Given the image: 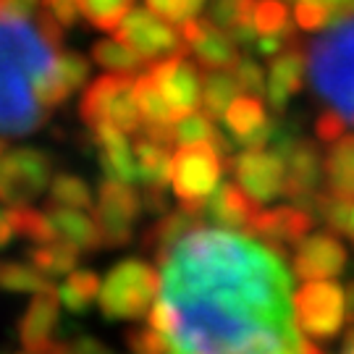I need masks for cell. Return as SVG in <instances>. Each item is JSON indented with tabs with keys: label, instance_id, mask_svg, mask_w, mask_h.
<instances>
[{
	"label": "cell",
	"instance_id": "6da1fadb",
	"mask_svg": "<svg viewBox=\"0 0 354 354\" xmlns=\"http://www.w3.org/2000/svg\"><path fill=\"white\" fill-rule=\"evenodd\" d=\"M147 328L171 354H304L283 257L226 228H192L165 254Z\"/></svg>",
	"mask_w": 354,
	"mask_h": 354
},
{
	"label": "cell",
	"instance_id": "7a4b0ae2",
	"mask_svg": "<svg viewBox=\"0 0 354 354\" xmlns=\"http://www.w3.org/2000/svg\"><path fill=\"white\" fill-rule=\"evenodd\" d=\"M55 55L26 21H0V134H29L48 118L37 84Z\"/></svg>",
	"mask_w": 354,
	"mask_h": 354
},
{
	"label": "cell",
	"instance_id": "3957f363",
	"mask_svg": "<svg viewBox=\"0 0 354 354\" xmlns=\"http://www.w3.org/2000/svg\"><path fill=\"white\" fill-rule=\"evenodd\" d=\"M315 92L354 124V19L333 24L307 53Z\"/></svg>",
	"mask_w": 354,
	"mask_h": 354
},
{
	"label": "cell",
	"instance_id": "277c9868",
	"mask_svg": "<svg viewBox=\"0 0 354 354\" xmlns=\"http://www.w3.org/2000/svg\"><path fill=\"white\" fill-rule=\"evenodd\" d=\"M160 291V273L145 260H121L100 283L97 304L108 320H137L150 313Z\"/></svg>",
	"mask_w": 354,
	"mask_h": 354
},
{
	"label": "cell",
	"instance_id": "5b68a950",
	"mask_svg": "<svg viewBox=\"0 0 354 354\" xmlns=\"http://www.w3.org/2000/svg\"><path fill=\"white\" fill-rule=\"evenodd\" d=\"M223 160L213 145H184L171 155V187L181 210L203 218L205 200L221 184Z\"/></svg>",
	"mask_w": 354,
	"mask_h": 354
},
{
	"label": "cell",
	"instance_id": "8992f818",
	"mask_svg": "<svg viewBox=\"0 0 354 354\" xmlns=\"http://www.w3.org/2000/svg\"><path fill=\"white\" fill-rule=\"evenodd\" d=\"M134 79L131 74H105L89 82L82 95L79 115L89 129L97 124H111L124 134H140L142 118L134 105Z\"/></svg>",
	"mask_w": 354,
	"mask_h": 354
},
{
	"label": "cell",
	"instance_id": "52a82bcc",
	"mask_svg": "<svg viewBox=\"0 0 354 354\" xmlns=\"http://www.w3.org/2000/svg\"><path fill=\"white\" fill-rule=\"evenodd\" d=\"M294 326L307 339L328 342L342 333L346 320L344 289L333 281H307L302 289L291 297Z\"/></svg>",
	"mask_w": 354,
	"mask_h": 354
},
{
	"label": "cell",
	"instance_id": "ba28073f",
	"mask_svg": "<svg viewBox=\"0 0 354 354\" xmlns=\"http://www.w3.org/2000/svg\"><path fill=\"white\" fill-rule=\"evenodd\" d=\"M147 76L163 97L168 113L176 124L178 118L194 113L203 97V68L187 58V53H176L150 64Z\"/></svg>",
	"mask_w": 354,
	"mask_h": 354
},
{
	"label": "cell",
	"instance_id": "9c48e42d",
	"mask_svg": "<svg viewBox=\"0 0 354 354\" xmlns=\"http://www.w3.org/2000/svg\"><path fill=\"white\" fill-rule=\"evenodd\" d=\"M50 158L37 147H13L0 155V203L29 205L48 189Z\"/></svg>",
	"mask_w": 354,
	"mask_h": 354
},
{
	"label": "cell",
	"instance_id": "30bf717a",
	"mask_svg": "<svg viewBox=\"0 0 354 354\" xmlns=\"http://www.w3.org/2000/svg\"><path fill=\"white\" fill-rule=\"evenodd\" d=\"M115 39L124 42L131 53H137L145 64H155L168 55L187 53L178 29H174L147 8H131L127 19L115 26Z\"/></svg>",
	"mask_w": 354,
	"mask_h": 354
},
{
	"label": "cell",
	"instance_id": "8fae6325",
	"mask_svg": "<svg viewBox=\"0 0 354 354\" xmlns=\"http://www.w3.org/2000/svg\"><path fill=\"white\" fill-rule=\"evenodd\" d=\"M142 213L140 194L131 189V184L111 181L105 178L97 189V205H95V223L100 228L105 247H124L131 239V228Z\"/></svg>",
	"mask_w": 354,
	"mask_h": 354
},
{
	"label": "cell",
	"instance_id": "7c38bea8",
	"mask_svg": "<svg viewBox=\"0 0 354 354\" xmlns=\"http://www.w3.org/2000/svg\"><path fill=\"white\" fill-rule=\"evenodd\" d=\"M313 226H315V215L310 210L299 205H283L273 210H257L247 228V236L260 239V244H266L268 250H273L286 260L289 250H294L313 231Z\"/></svg>",
	"mask_w": 354,
	"mask_h": 354
},
{
	"label": "cell",
	"instance_id": "4fadbf2b",
	"mask_svg": "<svg viewBox=\"0 0 354 354\" xmlns=\"http://www.w3.org/2000/svg\"><path fill=\"white\" fill-rule=\"evenodd\" d=\"M226 165L236 178L241 189L252 197L254 203H270L283 194L286 165L276 152L270 150H241L226 158Z\"/></svg>",
	"mask_w": 354,
	"mask_h": 354
},
{
	"label": "cell",
	"instance_id": "5bb4252c",
	"mask_svg": "<svg viewBox=\"0 0 354 354\" xmlns=\"http://www.w3.org/2000/svg\"><path fill=\"white\" fill-rule=\"evenodd\" d=\"M181 42L187 53L194 55V64L203 71H221V68H231L239 61V45L226 29L215 26L210 19H197L192 16L187 21H181Z\"/></svg>",
	"mask_w": 354,
	"mask_h": 354
},
{
	"label": "cell",
	"instance_id": "9a60e30c",
	"mask_svg": "<svg viewBox=\"0 0 354 354\" xmlns=\"http://www.w3.org/2000/svg\"><path fill=\"white\" fill-rule=\"evenodd\" d=\"M281 160L286 165V178H283V194L294 203L310 210L320 189V178H323V158L320 150L310 140H299L291 145L289 150L281 155Z\"/></svg>",
	"mask_w": 354,
	"mask_h": 354
},
{
	"label": "cell",
	"instance_id": "2e32d148",
	"mask_svg": "<svg viewBox=\"0 0 354 354\" xmlns=\"http://www.w3.org/2000/svg\"><path fill=\"white\" fill-rule=\"evenodd\" d=\"M89 61L82 53L58 50L50 68L42 74L37 84V102L45 113L61 108L79 87H84L89 79Z\"/></svg>",
	"mask_w": 354,
	"mask_h": 354
},
{
	"label": "cell",
	"instance_id": "e0dca14e",
	"mask_svg": "<svg viewBox=\"0 0 354 354\" xmlns=\"http://www.w3.org/2000/svg\"><path fill=\"white\" fill-rule=\"evenodd\" d=\"M346 268V250L328 231L304 236L294 247V273L304 281H328Z\"/></svg>",
	"mask_w": 354,
	"mask_h": 354
},
{
	"label": "cell",
	"instance_id": "ac0fdd59",
	"mask_svg": "<svg viewBox=\"0 0 354 354\" xmlns=\"http://www.w3.org/2000/svg\"><path fill=\"white\" fill-rule=\"evenodd\" d=\"M223 121L241 150H268L276 129V121L268 118L266 105L254 95L234 97L223 113Z\"/></svg>",
	"mask_w": 354,
	"mask_h": 354
},
{
	"label": "cell",
	"instance_id": "d6986e66",
	"mask_svg": "<svg viewBox=\"0 0 354 354\" xmlns=\"http://www.w3.org/2000/svg\"><path fill=\"white\" fill-rule=\"evenodd\" d=\"M257 210H260V203H254L239 184L226 181V184H218L213 194L205 200L203 215L226 231H244L247 234Z\"/></svg>",
	"mask_w": 354,
	"mask_h": 354
},
{
	"label": "cell",
	"instance_id": "ffe728a7",
	"mask_svg": "<svg viewBox=\"0 0 354 354\" xmlns=\"http://www.w3.org/2000/svg\"><path fill=\"white\" fill-rule=\"evenodd\" d=\"M92 140L97 147V160L105 178L121 181V184H134L137 181V163H134V150L129 134L111 124H97L92 127Z\"/></svg>",
	"mask_w": 354,
	"mask_h": 354
},
{
	"label": "cell",
	"instance_id": "44dd1931",
	"mask_svg": "<svg viewBox=\"0 0 354 354\" xmlns=\"http://www.w3.org/2000/svg\"><path fill=\"white\" fill-rule=\"evenodd\" d=\"M58 289H45L37 291V297L32 299V304L26 307L24 317L19 323V339L24 344L26 352H35L39 344H45L48 339L55 336L58 328Z\"/></svg>",
	"mask_w": 354,
	"mask_h": 354
},
{
	"label": "cell",
	"instance_id": "7402d4cb",
	"mask_svg": "<svg viewBox=\"0 0 354 354\" xmlns=\"http://www.w3.org/2000/svg\"><path fill=\"white\" fill-rule=\"evenodd\" d=\"M304 82V55L299 48L281 53L273 58L270 71L266 79V97L270 102V108L281 113L286 108V102L302 89Z\"/></svg>",
	"mask_w": 354,
	"mask_h": 354
},
{
	"label": "cell",
	"instance_id": "603a6c76",
	"mask_svg": "<svg viewBox=\"0 0 354 354\" xmlns=\"http://www.w3.org/2000/svg\"><path fill=\"white\" fill-rule=\"evenodd\" d=\"M48 218H50V226L55 231V239L66 241L76 247L79 252L82 250H97L102 247L100 228L95 223V218L74 207H58V205H48Z\"/></svg>",
	"mask_w": 354,
	"mask_h": 354
},
{
	"label": "cell",
	"instance_id": "cb8c5ba5",
	"mask_svg": "<svg viewBox=\"0 0 354 354\" xmlns=\"http://www.w3.org/2000/svg\"><path fill=\"white\" fill-rule=\"evenodd\" d=\"M131 150L137 163V181L145 187V192H163L171 184V150L142 134L131 145Z\"/></svg>",
	"mask_w": 354,
	"mask_h": 354
},
{
	"label": "cell",
	"instance_id": "d4e9b609",
	"mask_svg": "<svg viewBox=\"0 0 354 354\" xmlns=\"http://www.w3.org/2000/svg\"><path fill=\"white\" fill-rule=\"evenodd\" d=\"M323 176L328 181L326 189L354 200V134L333 142L328 155L323 158Z\"/></svg>",
	"mask_w": 354,
	"mask_h": 354
},
{
	"label": "cell",
	"instance_id": "484cf974",
	"mask_svg": "<svg viewBox=\"0 0 354 354\" xmlns=\"http://www.w3.org/2000/svg\"><path fill=\"white\" fill-rule=\"evenodd\" d=\"M197 226H200V218L187 213V210L168 213L165 218H160V221L147 231V236H145V247L152 250V254H155V260H158V263H163L165 254L176 247V241Z\"/></svg>",
	"mask_w": 354,
	"mask_h": 354
},
{
	"label": "cell",
	"instance_id": "4316f807",
	"mask_svg": "<svg viewBox=\"0 0 354 354\" xmlns=\"http://www.w3.org/2000/svg\"><path fill=\"white\" fill-rule=\"evenodd\" d=\"M174 142L178 147H184V145H213L223 158H231V142L218 131L215 121H210L207 115L197 113V111L178 118L174 124Z\"/></svg>",
	"mask_w": 354,
	"mask_h": 354
},
{
	"label": "cell",
	"instance_id": "83f0119b",
	"mask_svg": "<svg viewBox=\"0 0 354 354\" xmlns=\"http://www.w3.org/2000/svg\"><path fill=\"white\" fill-rule=\"evenodd\" d=\"M239 92V84H236V76L231 68H221V71H203V97H200V105H203V113L210 118V121H218L223 118L226 108L234 102Z\"/></svg>",
	"mask_w": 354,
	"mask_h": 354
},
{
	"label": "cell",
	"instance_id": "f1b7e54d",
	"mask_svg": "<svg viewBox=\"0 0 354 354\" xmlns=\"http://www.w3.org/2000/svg\"><path fill=\"white\" fill-rule=\"evenodd\" d=\"M100 294V279L95 270H71L58 289V299L68 313L84 315Z\"/></svg>",
	"mask_w": 354,
	"mask_h": 354
},
{
	"label": "cell",
	"instance_id": "f546056e",
	"mask_svg": "<svg viewBox=\"0 0 354 354\" xmlns=\"http://www.w3.org/2000/svg\"><path fill=\"white\" fill-rule=\"evenodd\" d=\"M26 254H29L32 268H37L39 273H45L48 279L68 276L79 263V250L61 239L50 241V244H35Z\"/></svg>",
	"mask_w": 354,
	"mask_h": 354
},
{
	"label": "cell",
	"instance_id": "4dcf8cb0",
	"mask_svg": "<svg viewBox=\"0 0 354 354\" xmlns=\"http://www.w3.org/2000/svg\"><path fill=\"white\" fill-rule=\"evenodd\" d=\"M8 221H11L13 236H24L35 244H50L55 241V231L50 226L48 213L29 205H11L8 207Z\"/></svg>",
	"mask_w": 354,
	"mask_h": 354
},
{
	"label": "cell",
	"instance_id": "1f68e13d",
	"mask_svg": "<svg viewBox=\"0 0 354 354\" xmlns=\"http://www.w3.org/2000/svg\"><path fill=\"white\" fill-rule=\"evenodd\" d=\"M76 6H79V13L95 29L113 32L134 8V0H76Z\"/></svg>",
	"mask_w": 354,
	"mask_h": 354
},
{
	"label": "cell",
	"instance_id": "d6a6232c",
	"mask_svg": "<svg viewBox=\"0 0 354 354\" xmlns=\"http://www.w3.org/2000/svg\"><path fill=\"white\" fill-rule=\"evenodd\" d=\"M95 197L89 192V184L76 174H58L50 184V205L58 207H74V210H87L92 207Z\"/></svg>",
	"mask_w": 354,
	"mask_h": 354
},
{
	"label": "cell",
	"instance_id": "836d02e7",
	"mask_svg": "<svg viewBox=\"0 0 354 354\" xmlns=\"http://www.w3.org/2000/svg\"><path fill=\"white\" fill-rule=\"evenodd\" d=\"M92 58H95V64H100L102 68H108L113 74H134V71H140L142 66H145L140 55L131 53L118 39H100V42H95Z\"/></svg>",
	"mask_w": 354,
	"mask_h": 354
},
{
	"label": "cell",
	"instance_id": "e575fe53",
	"mask_svg": "<svg viewBox=\"0 0 354 354\" xmlns=\"http://www.w3.org/2000/svg\"><path fill=\"white\" fill-rule=\"evenodd\" d=\"M0 289L26 294V291H45L53 289V281L39 273L37 268L24 266V263H0Z\"/></svg>",
	"mask_w": 354,
	"mask_h": 354
},
{
	"label": "cell",
	"instance_id": "d590c367",
	"mask_svg": "<svg viewBox=\"0 0 354 354\" xmlns=\"http://www.w3.org/2000/svg\"><path fill=\"white\" fill-rule=\"evenodd\" d=\"M289 11L283 6V0H257L252 8V29L257 37L263 35H279L283 29H289Z\"/></svg>",
	"mask_w": 354,
	"mask_h": 354
},
{
	"label": "cell",
	"instance_id": "8d00e7d4",
	"mask_svg": "<svg viewBox=\"0 0 354 354\" xmlns=\"http://www.w3.org/2000/svg\"><path fill=\"white\" fill-rule=\"evenodd\" d=\"M231 71L236 76L239 92L254 95V97H263L266 95V74L257 66V61H252V58H239L236 64L231 66Z\"/></svg>",
	"mask_w": 354,
	"mask_h": 354
},
{
	"label": "cell",
	"instance_id": "74e56055",
	"mask_svg": "<svg viewBox=\"0 0 354 354\" xmlns=\"http://www.w3.org/2000/svg\"><path fill=\"white\" fill-rule=\"evenodd\" d=\"M145 3H147V11L160 16L168 24H181L197 13L192 0H145Z\"/></svg>",
	"mask_w": 354,
	"mask_h": 354
},
{
	"label": "cell",
	"instance_id": "f35d334b",
	"mask_svg": "<svg viewBox=\"0 0 354 354\" xmlns=\"http://www.w3.org/2000/svg\"><path fill=\"white\" fill-rule=\"evenodd\" d=\"M294 19L297 24L307 29V32H315L328 24V11L320 0H297V8H294Z\"/></svg>",
	"mask_w": 354,
	"mask_h": 354
},
{
	"label": "cell",
	"instance_id": "ab89813d",
	"mask_svg": "<svg viewBox=\"0 0 354 354\" xmlns=\"http://www.w3.org/2000/svg\"><path fill=\"white\" fill-rule=\"evenodd\" d=\"M129 349L134 354H171L168 352V344L160 333H155L152 328L145 330H134L127 336Z\"/></svg>",
	"mask_w": 354,
	"mask_h": 354
},
{
	"label": "cell",
	"instance_id": "60d3db41",
	"mask_svg": "<svg viewBox=\"0 0 354 354\" xmlns=\"http://www.w3.org/2000/svg\"><path fill=\"white\" fill-rule=\"evenodd\" d=\"M344 131H346V121H344L342 113H336V111H323V113L317 115L315 134H317V140L320 142L333 145V142L342 140Z\"/></svg>",
	"mask_w": 354,
	"mask_h": 354
},
{
	"label": "cell",
	"instance_id": "b9f144b4",
	"mask_svg": "<svg viewBox=\"0 0 354 354\" xmlns=\"http://www.w3.org/2000/svg\"><path fill=\"white\" fill-rule=\"evenodd\" d=\"M35 29H37V35L50 48H55V50H61V42H64V26L55 21V16H53L50 11H37L35 13Z\"/></svg>",
	"mask_w": 354,
	"mask_h": 354
},
{
	"label": "cell",
	"instance_id": "7bdbcfd3",
	"mask_svg": "<svg viewBox=\"0 0 354 354\" xmlns=\"http://www.w3.org/2000/svg\"><path fill=\"white\" fill-rule=\"evenodd\" d=\"M39 11V0H0V21H26Z\"/></svg>",
	"mask_w": 354,
	"mask_h": 354
},
{
	"label": "cell",
	"instance_id": "ee69618b",
	"mask_svg": "<svg viewBox=\"0 0 354 354\" xmlns=\"http://www.w3.org/2000/svg\"><path fill=\"white\" fill-rule=\"evenodd\" d=\"M45 11H50L55 16V21L66 29V26L76 24L79 6H76V0H45Z\"/></svg>",
	"mask_w": 354,
	"mask_h": 354
},
{
	"label": "cell",
	"instance_id": "f6af8a7d",
	"mask_svg": "<svg viewBox=\"0 0 354 354\" xmlns=\"http://www.w3.org/2000/svg\"><path fill=\"white\" fill-rule=\"evenodd\" d=\"M328 11V24H342L354 19V0H320Z\"/></svg>",
	"mask_w": 354,
	"mask_h": 354
},
{
	"label": "cell",
	"instance_id": "bcb514c9",
	"mask_svg": "<svg viewBox=\"0 0 354 354\" xmlns=\"http://www.w3.org/2000/svg\"><path fill=\"white\" fill-rule=\"evenodd\" d=\"M66 354H113L108 346L92 336H79L76 342L68 344V352Z\"/></svg>",
	"mask_w": 354,
	"mask_h": 354
},
{
	"label": "cell",
	"instance_id": "7dc6e473",
	"mask_svg": "<svg viewBox=\"0 0 354 354\" xmlns=\"http://www.w3.org/2000/svg\"><path fill=\"white\" fill-rule=\"evenodd\" d=\"M11 239H13V228H11V221H8V210L0 207V250L6 244H11Z\"/></svg>",
	"mask_w": 354,
	"mask_h": 354
},
{
	"label": "cell",
	"instance_id": "c3c4849f",
	"mask_svg": "<svg viewBox=\"0 0 354 354\" xmlns=\"http://www.w3.org/2000/svg\"><path fill=\"white\" fill-rule=\"evenodd\" d=\"M344 304H346V317L352 320L354 317V281H349L346 289H344Z\"/></svg>",
	"mask_w": 354,
	"mask_h": 354
},
{
	"label": "cell",
	"instance_id": "681fc988",
	"mask_svg": "<svg viewBox=\"0 0 354 354\" xmlns=\"http://www.w3.org/2000/svg\"><path fill=\"white\" fill-rule=\"evenodd\" d=\"M342 354H354V328H349V333H346V342H344Z\"/></svg>",
	"mask_w": 354,
	"mask_h": 354
},
{
	"label": "cell",
	"instance_id": "f907efd6",
	"mask_svg": "<svg viewBox=\"0 0 354 354\" xmlns=\"http://www.w3.org/2000/svg\"><path fill=\"white\" fill-rule=\"evenodd\" d=\"M317 354H320V352H317Z\"/></svg>",
	"mask_w": 354,
	"mask_h": 354
},
{
	"label": "cell",
	"instance_id": "816d5d0a",
	"mask_svg": "<svg viewBox=\"0 0 354 354\" xmlns=\"http://www.w3.org/2000/svg\"><path fill=\"white\" fill-rule=\"evenodd\" d=\"M352 239H354V236H352Z\"/></svg>",
	"mask_w": 354,
	"mask_h": 354
}]
</instances>
